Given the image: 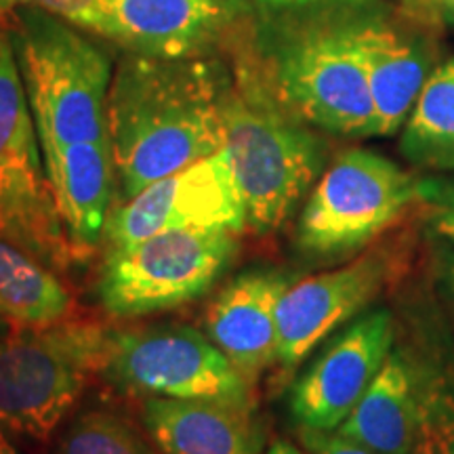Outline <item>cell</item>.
Returning a JSON list of instances; mask_svg holds the SVG:
<instances>
[{"instance_id": "d4e9b609", "label": "cell", "mask_w": 454, "mask_h": 454, "mask_svg": "<svg viewBox=\"0 0 454 454\" xmlns=\"http://www.w3.org/2000/svg\"><path fill=\"white\" fill-rule=\"evenodd\" d=\"M434 280L440 297L454 314V247H440L434 253Z\"/></svg>"}, {"instance_id": "603a6c76", "label": "cell", "mask_w": 454, "mask_h": 454, "mask_svg": "<svg viewBox=\"0 0 454 454\" xmlns=\"http://www.w3.org/2000/svg\"><path fill=\"white\" fill-rule=\"evenodd\" d=\"M299 440L308 454H377L357 442L343 438L337 431H317L299 427Z\"/></svg>"}, {"instance_id": "ac0fdd59", "label": "cell", "mask_w": 454, "mask_h": 454, "mask_svg": "<svg viewBox=\"0 0 454 454\" xmlns=\"http://www.w3.org/2000/svg\"><path fill=\"white\" fill-rule=\"evenodd\" d=\"M57 208L78 257L106 240L114 194L110 139L82 141L43 156Z\"/></svg>"}, {"instance_id": "277c9868", "label": "cell", "mask_w": 454, "mask_h": 454, "mask_svg": "<svg viewBox=\"0 0 454 454\" xmlns=\"http://www.w3.org/2000/svg\"><path fill=\"white\" fill-rule=\"evenodd\" d=\"M11 17V38L43 156L107 139L110 55L89 32L43 4H27Z\"/></svg>"}, {"instance_id": "f1b7e54d", "label": "cell", "mask_w": 454, "mask_h": 454, "mask_svg": "<svg viewBox=\"0 0 454 454\" xmlns=\"http://www.w3.org/2000/svg\"><path fill=\"white\" fill-rule=\"evenodd\" d=\"M9 328H11V322L4 316H0V337H3V334H7Z\"/></svg>"}, {"instance_id": "4316f807", "label": "cell", "mask_w": 454, "mask_h": 454, "mask_svg": "<svg viewBox=\"0 0 454 454\" xmlns=\"http://www.w3.org/2000/svg\"><path fill=\"white\" fill-rule=\"evenodd\" d=\"M38 3H41V0H0V15H11L17 9Z\"/></svg>"}, {"instance_id": "cb8c5ba5", "label": "cell", "mask_w": 454, "mask_h": 454, "mask_svg": "<svg viewBox=\"0 0 454 454\" xmlns=\"http://www.w3.org/2000/svg\"><path fill=\"white\" fill-rule=\"evenodd\" d=\"M402 9L434 30H454V0H402Z\"/></svg>"}, {"instance_id": "8992f818", "label": "cell", "mask_w": 454, "mask_h": 454, "mask_svg": "<svg viewBox=\"0 0 454 454\" xmlns=\"http://www.w3.org/2000/svg\"><path fill=\"white\" fill-rule=\"evenodd\" d=\"M419 181L377 152H343L325 168L301 211L294 242L317 263L351 259L419 204Z\"/></svg>"}, {"instance_id": "e0dca14e", "label": "cell", "mask_w": 454, "mask_h": 454, "mask_svg": "<svg viewBox=\"0 0 454 454\" xmlns=\"http://www.w3.org/2000/svg\"><path fill=\"white\" fill-rule=\"evenodd\" d=\"M147 435L164 454H263L265 429L254 402L147 397Z\"/></svg>"}, {"instance_id": "5b68a950", "label": "cell", "mask_w": 454, "mask_h": 454, "mask_svg": "<svg viewBox=\"0 0 454 454\" xmlns=\"http://www.w3.org/2000/svg\"><path fill=\"white\" fill-rule=\"evenodd\" d=\"M107 337L87 322L11 326L0 337V429L49 440L101 372Z\"/></svg>"}, {"instance_id": "ba28073f", "label": "cell", "mask_w": 454, "mask_h": 454, "mask_svg": "<svg viewBox=\"0 0 454 454\" xmlns=\"http://www.w3.org/2000/svg\"><path fill=\"white\" fill-rule=\"evenodd\" d=\"M238 236L225 227H196L107 247L98 284L101 305L116 317H139L196 301L230 268Z\"/></svg>"}, {"instance_id": "3957f363", "label": "cell", "mask_w": 454, "mask_h": 454, "mask_svg": "<svg viewBox=\"0 0 454 454\" xmlns=\"http://www.w3.org/2000/svg\"><path fill=\"white\" fill-rule=\"evenodd\" d=\"M244 38L230 53L225 150L247 208V230L263 236L280 230L314 190L326 168L328 145L320 130L278 101Z\"/></svg>"}, {"instance_id": "9a60e30c", "label": "cell", "mask_w": 454, "mask_h": 454, "mask_svg": "<svg viewBox=\"0 0 454 454\" xmlns=\"http://www.w3.org/2000/svg\"><path fill=\"white\" fill-rule=\"evenodd\" d=\"M434 32V27L389 3L368 30L364 66L377 137H391L404 127L431 72L438 66Z\"/></svg>"}, {"instance_id": "44dd1931", "label": "cell", "mask_w": 454, "mask_h": 454, "mask_svg": "<svg viewBox=\"0 0 454 454\" xmlns=\"http://www.w3.org/2000/svg\"><path fill=\"white\" fill-rule=\"evenodd\" d=\"M55 454H156L150 442L127 419L107 411H90L74 419Z\"/></svg>"}, {"instance_id": "9c48e42d", "label": "cell", "mask_w": 454, "mask_h": 454, "mask_svg": "<svg viewBox=\"0 0 454 454\" xmlns=\"http://www.w3.org/2000/svg\"><path fill=\"white\" fill-rule=\"evenodd\" d=\"M124 53L187 59L230 55L251 20V0H41Z\"/></svg>"}, {"instance_id": "83f0119b", "label": "cell", "mask_w": 454, "mask_h": 454, "mask_svg": "<svg viewBox=\"0 0 454 454\" xmlns=\"http://www.w3.org/2000/svg\"><path fill=\"white\" fill-rule=\"evenodd\" d=\"M0 454H21L20 450H17V446L13 444V442L9 440L7 431L0 429Z\"/></svg>"}, {"instance_id": "2e32d148", "label": "cell", "mask_w": 454, "mask_h": 454, "mask_svg": "<svg viewBox=\"0 0 454 454\" xmlns=\"http://www.w3.org/2000/svg\"><path fill=\"white\" fill-rule=\"evenodd\" d=\"M293 280L276 270H251L213 299L204 333L247 379L278 362V303Z\"/></svg>"}, {"instance_id": "5bb4252c", "label": "cell", "mask_w": 454, "mask_h": 454, "mask_svg": "<svg viewBox=\"0 0 454 454\" xmlns=\"http://www.w3.org/2000/svg\"><path fill=\"white\" fill-rule=\"evenodd\" d=\"M395 343L391 311L360 316L339 333L293 385L288 408L303 429L337 431L354 412Z\"/></svg>"}, {"instance_id": "ffe728a7", "label": "cell", "mask_w": 454, "mask_h": 454, "mask_svg": "<svg viewBox=\"0 0 454 454\" xmlns=\"http://www.w3.org/2000/svg\"><path fill=\"white\" fill-rule=\"evenodd\" d=\"M400 152L417 168L454 170V55L431 72L402 127Z\"/></svg>"}, {"instance_id": "4fadbf2b", "label": "cell", "mask_w": 454, "mask_h": 454, "mask_svg": "<svg viewBox=\"0 0 454 454\" xmlns=\"http://www.w3.org/2000/svg\"><path fill=\"white\" fill-rule=\"evenodd\" d=\"M402 253L379 244L337 270L291 284L278 303V364L293 371L400 274Z\"/></svg>"}, {"instance_id": "7a4b0ae2", "label": "cell", "mask_w": 454, "mask_h": 454, "mask_svg": "<svg viewBox=\"0 0 454 454\" xmlns=\"http://www.w3.org/2000/svg\"><path fill=\"white\" fill-rule=\"evenodd\" d=\"M230 93V55H122L107 95V139L122 202L223 150Z\"/></svg>"}, {"instance_id": "484cf974", "label": "cell", "mask_w": 454, "mask_h": 454, "mask_svg": "<svg viewBox=\"0 0 454 454\" xmlns=\"http://www.w3.org/2000/svg\"><path fill=\"white\" fill-rule=\"evenodd\" d=\"M263 454H308V450H303V448H297L286 440H276L274 444H271Z\"/></svg>"}, {"instance_id": "7402d4cb", "label": "cell", "mask_w": 454, "mask_h": 454, "mask_svg": "<svg viewBox=\"0 0 454 454\" xmlns=\"http://www.w3.org/2000/svg\"><path fill=\"white\" fill-rule=\"evenodd\" d=\"M419 204L429 230L454 247V170L419 181Z\"/></svg>"}, {"instance_id": "52a82bcc", "label": "cell", "mask_w": 454, "mask_h": 454, "mask_svg": "<svg viewBox=\"0 0 454 454\" xmlns=\"http://www.w3.org/2000/svg\"><path fill=\"white\" fill-rule=\"evenodd\" d=\"M0 238L57 274L78 259L51 190L13 38L4 26H0Z\"/></svg>"}, {"instance_id": "6da1fadb", "label": "cell", "mask_w": 454, "mask_h": 454, "mask_svg": "<svg viewBox=\"0 0 454 454\" xmlns=\"http://www.w3.org/2000/svg\"><path fill=\"white\" fill-rule=\"evenodd\" d=\"M387 0H251L247 44L278 101L326 135L377 137L364 41Z\"/></svg>"}, {"instance_id": "7c38bea8", "label": "cell", "mask_w": 454, "mask_h": 454, "mask_svg": "<svg viewBox=\"0 0 454 454\" xmlns=\"http://www.w3.org/2000/svg\"><path fill=\"white\" fill-rule=\"evenodd\" d=\"M196 227H225L238 234L247 230V208L225 147L122 202L107 221L106 242L116 247Z\"/></svg>"}, {"instance_id": "8fae6325", "label": "cell", "mask_w": 454, "mask_h": 454, "mask_svg": "<svg viewBox=\"0 0 454 454\" xmlns=\"http://www.w3.org/2000/svg\"><path fill=\"white\" fill-rule=\"evenodd\" d=\"M448 406L440 379L411 349L395 348L337 434L377 454H429L446 431Z\"/></svg>"}, {"instance_id": "30bf717a", "label": "cell", "mask_w": 454, "mask_h": 454, "mask_svg": "<svg viewBox=\"0 0 454 454\" xmlns=\"http://www.w3.org/2000/svg\"><path fill=\"white\" fill-rule=\"evenodd\" d=\"M101 374L127 394L145 397L253 402L251 379L190 326L110 333Z\"/></svg>"}, {"instance_id": "d6986e66", "label": "cell", "mask_w": 454, "mask_h": 454, "mask_svg": "<svg viewBox=\"0 0 454 454\" xmlns=\"http://www.w3.org/2000/svg\"><path fill=\"white\" fill-rule=\"evenodd\" d=\"M74 301L43 261L0 238V316L11 325L44 328L66 322Z\"/></svg>"}]
</instances>
